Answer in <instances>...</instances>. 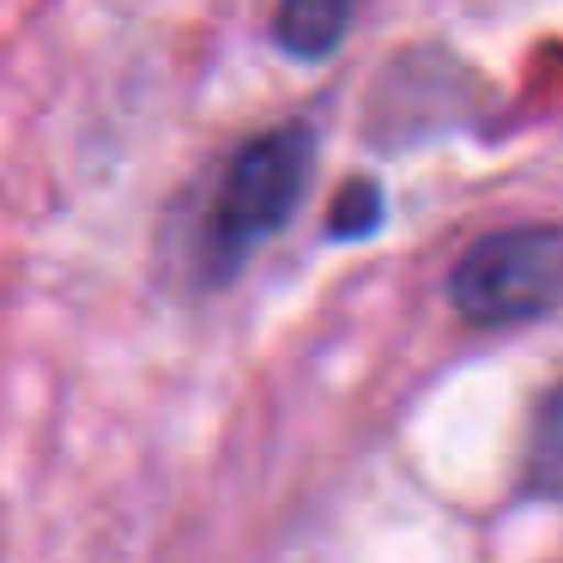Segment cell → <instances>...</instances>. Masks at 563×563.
I'll return each mask as SVG.
<instances>
[{
	"mask_svg": "<svg viewBox=\"0 0 563 563\" xmlns=\"http://www.w3.org/2000/svg\"><path fill=\"white\" fill-rule=\"evenodd\" d=\"M316 170V134L303 122H285L255 134L231 164H224L219 200H212V224H207V255H212V279L236 273V261L273 236L285 219L297 212Z\"/></svg>",
	"mask_w": 563,
	"mask_h": 563,
	"instance_id": "6da1fadb",
	"label": "cell"
},
{
	"mask_svg": "<svg viewBox=\"0 0 563 563\" xmlns=\"http://www.w3.org/2000/svg\"><path fill=\"white\" fill-rule=\"evenodd\" d=\"M449 303L473 328H515L563 303V224L490 231L454 261Z\"/></svg>",
	"mask_w": 563,
	"mask_h": 563,
	"instance_id": "7a4b0ae2",
	"label": "cell"
},
{
	"mask_svg": "<svg viewBox=\"0 0 563 563\" xmlns=\"http://www.w3.org/2000/svg\"><path fill=\"white\" fill-rule=\"evenodd\" d=\"M521 485H527V497L563 503V382L533 406L527 449H521Z\"/></svg>",
	"mask_w": 563,
	"mask_h": 563,
	"instance_id": "3957f363",
	"label": "cell"
},
{
	"mask_svg": "<svg viewBox=\"0 0 563 563\" xmlns=\"http://www.w3.org/2000/svg\"><path fill=\"white\" fill-rule=\"evenodd\" d=\"M345 25H352V13H345L340 0H291V7H279V19H273V37H279V49L297 55V62H321V55H333V43L345 37Z\"/></svg>",
	"mask_w": 563,
	"mask_h": 563,
	"instance_id": "277c9868",
	"label": "cell"
},
{
	"mask_svg": "<svg viewBox=\"0 0 563 563\" xmlns=\"http://www.w3.org/2000/svg\"><path fill=\"white\" fill-rule=\"evenodd\" d=\"M376 224H382V188L376 183H345L340 200H333V212H328V231L333 236H364V231H376Z\"/></svg>",
	"mask_w": 563,
	"mask_h": 563,
	"instance_id": "5b68a950",
	"label": "cell"
}]
</instances>
